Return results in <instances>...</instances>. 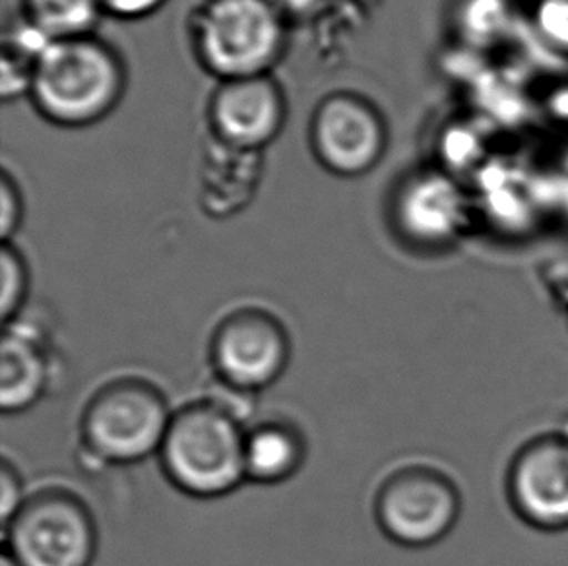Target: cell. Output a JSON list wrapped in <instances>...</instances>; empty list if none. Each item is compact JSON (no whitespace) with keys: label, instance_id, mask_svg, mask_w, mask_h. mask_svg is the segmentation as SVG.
Segmentation results:
<instances>
[{"label":"cell","instance_id":"277c9868","mask_svg":"<svg viewBox=\"0 0 568 566\" xmlns=\"http://www.w3.org/2000/svg\"><path fill=\"white\" fill-rule=\"evenodd\" d=\"M173 412L154 384L123 378L105 384L85 406L80 435L103 464H136L162 448Z\"/></svg>","mask_w":568,"mask_h":566},{"label":"cell","instance_id":"30bf717a","mask_svg":"<svg viewBox=\"0 0 568 566\" xmlns=\"http://www.w3.org/2000/svg\"><path fill=\"white\" fill-rule=\"evenodd\" d=\"M468 222L466 192L453 176L440 171H419L407 176L392 199V223L409 245H450Z\"/></svg>","mask_w":568,"mask_h":566},{"label":"cell","instance_id":"2e32d148","mask_svg":"<svg viewBox=\"0 0 568 566\" xmlns=\"http://www.w3.org/2000/svg\"><path fill=\"white\" fill-rule=\"evenodd\" d=\"M101 12L100 0H22L23 18L53 41L92 36Z\"/></svg>","mask_w":568,"mask_h":566},{"label":"cell","instance_id":"52a82bcc","mask_svg":"<svg viewBox=\"0 0 568 566\" xmlns=\"http://www.w3.org/2000/svg\"><path fill=\"white\" fill-rule=\"evenodd\" d=\"M290 353L284 324L262 309H241L225 316L210 344L215 381L248 396L284 375Z\"/></svg>","mask_w":568,"mask_h":566},{"label":"cell","instance_id":"9a60e30c","mask_svg":"<svg viewBox=\"0 0 568 566\" xmlns=\"http://www.w3.org/2000/svg\"><path fill=\"white\" fill-rule=\"evenodd\" d=\"M53 39L47 38L33 23L18 16L7 23L2 38V98L4 101L30 95L31 82L36 77L41 54Z\"/></svg>","mask_w":568,"mask_h":566},{"label":"cell","instance_id":"44dd1931","mask_svg":"<svg viewBox=\"0 0 568 566\" xmlns=\"http://www.w3.org/2000/svg\"><path fill=\"white\" fill-rule=\"evenodd\" d=\"M103 12L116 16V18H144L154 14L165 0H100Z\"/></svg>","mask_w":568,"mask_h":566},{"label":"cell","instance_id":"e0dca14e","mask_svg":"<svg viewBox=\"0 0 568 566\" xmlns=\"http://www.w3.org/2000/svg\"><path fill=\"white\" fill-rule=\"evenodd\" d=\"M0 270H2V295H0V314L2 321L10 324L22 311L28 297V266L20 251L10 243H4L0 253Z\"/></svg>","mask_w":568,"mask_h":566},{"label":"cell","instance_id":"5bb4252c","mask_svg":"<svg viewBox=\"0 0 568 566\" xmlns=\"http://www.w3.org/2000/svg\"><path fill=\"white\" fill-rule=\"evenodd\" d=\"M307 444L300 428L285 422H264L246 428V479L276 485L292 479L305 464Z\"/></svg>","mask_w":568,"mask_h":566},{"label":"cell","instance_id":"ac0fdd59","mask_svg":"<svg viewBox=\"0 0 568 566\" xmlns=\"http://www.w3.org/2000/svg\"><path fill=\"white\" fill-rule=\"evenodd\" d=\"M0 204H2L0 233H2V241L10 243V239L22 223L23 204L20 189L7 171L2 173V179H0Z\"/></svg>","mask_w":568,"mask_h":566},{"label":"cell","instance_id":"ba28073f","mask_svg":"<svg viewBox=\"0 0 568 566\" xmlns=\"http://www.w3.org/2000/svg\"><path fill=\"white\" fill-rule=\"evenodd\" d=\"M311 145L334 175L359 176L383 158L386 127L377 108L362 95L332 93L315 109Z\"/></svg>","mask_w":568,"mask_h":566},{"label":"cell","instance_id":"7a4b0ae2","mask_svg":"<svg viewBox=\"0 0 568 566\" xmlns=\"http://www.w3.org/2000/svg\"><path fill=\"white\" fill-rule=\"evenodd\" d=\"M126 85L119 54L93 36L51 41L31 82L30 100L47 121L88 127L116 108Z\"/></svg>","mask_w":568,"mask_h":566},{"label":"cell","instance_id":"7c38bea8","mask_svg":"<svg viewBox=\"0 0 568 566\" xmlns=\"http://www.w3.org/2000/svg\"><path fill=\"white\" fill-rule=\"evenodd\" d=\"M262 171V152L212 137L200 155V210L214 220H230L245 212L258 192Z\"/></svg>","mask_w":568,"mask_h":566},{"label":"cell","instance_id":"7402d4cb","mask_svg":"<svg viewBox=\"0 0 568 566\" xmlns=\"http://www.w3.org/2000/svg\"><path fill=\"white\" fill-rule=\"evenodd\" d=\"M0 566H20L18 563H16L10 555H8L7 552H4V555H2V559H0Z\"/></svg>","mask_w":568,"mask_h":566},{"label":"cell","instance_id":"8fae6325","mask_svg":"<svg viewBox=\"0 0 568 566\" xmlns=\"http://www.w3.org/2000/svg\"><path fill=\"white\" fill-rule=\"evenodd\" d=\"M207 119L215 139L262 152L284 129V92L268 74L223 80L210 100Z\"/></svg>","mask_w":568,"mask_h":566},{"label":"cell","instance_id":"3957f363","mask_svg":"<svg viewBox=\"0 0 568 566\" xmlns=\"http://www.w3.org/2000/svg\"><path fill=\"white\" fill-rule=\"evenodd\" d=\"M285 22L270 0H206L192 14V49L222 82L262 77L284 54Z\"/></svg>","mask_w":568,"mask_h":566},{"label":"cell","instance_id":"5b68a950","mask_svg":"<svg viewBox=\"0 0 568 566\" xmlns=\"http://www.w3.org/2000/svg\"><path fill=\"white\" fill-rule=\"evenodd\" d=\"M7 553L20 566H92L98 528L82 498L43 489L26 498L2 528Z\"/></svg>","mask_w":568,"mask_h":566},{"label":"cell","instance_id":"d6986e66","mask_svg":"<svg viewBox=\"0 0 568 566\" xmlns=\"http://www.w3.org/2000/svg\"><path fill=\"white\" fill-rule=\"evenodd\" d=\"M26 495H23L22 477L8 459H2V467H0V520H2V528L7 526L8 522L14 518L16 513L20 511V506L26 503Z\"/></svg>","mask_w":568,"mask_h":566},{"label":"cell","instance_id":"9c48e42d","mask_svg":"<svg viewBox=\"0 0 568 566\" xmlns=\"http://www.w3.org/2000/svg\"><path fill=\"white\" fill-rule=\"evenodd\" d=\"M516 514L546 532L568 529V436L541 435L516 452L508 469Z\"/></svg>","mask_w":568,"mask_h":566},{"label":"cell","instance_id":"4fadbf2b","mask_svg":"<svg viewBox=\"0 0 568 566\" xmlns=\"http://www.w3.org/2000/svg\"><path fill=\"white\" fill-rule=\"evenodd\" d=\"M49 384V360L38 334L22 326H7L0 345V407L20 414L36 406Z\"/></svg>","mask_w":568,"mask_h":566},{"label":"cell","instance_id":"6da1fadb","mask_svg":"<svg viewBox=\"0 0 568 566\" xmlns=\"http://www.w3.org/2000/svg\"><path fill=\"white\" fill-rule=\"evenodd\" d=\"M245 435L233 410L214 398L200 400L173 414L158 456L179 491L223 497L246 479Z\"/></svg>","mask_w":568,"mask_h":566},{"label":"cell","instance_id":"8992f818","mask_svg":"<svg viewBox=\"0 0 568 566\" xmlns=\"http://www.w3.org/2000/svg\"><path fill=\"white\" fill-rule=\"evenodd\" d=\"M460 511V491L453 477L430 466H407L392 474L375 503L381 529L406 547H429L445 539Z\"/></svg>","mask_w":568,"mask_h":566},{"label":"cell","instance_id":"ffe728a7","mask_svg":"<svg viewBox=\"0 0 568 566\" xmlns=\"http://www.w3.org/2000/svg\"><path fill=\"white\" fill-rule=\"evenodd\" d=\"M277 12L284 16L285 20H311L315 16L326 12L332 0H270Z\"/></svg>","mask_w":568,"mask_h":566}]
</instances>
